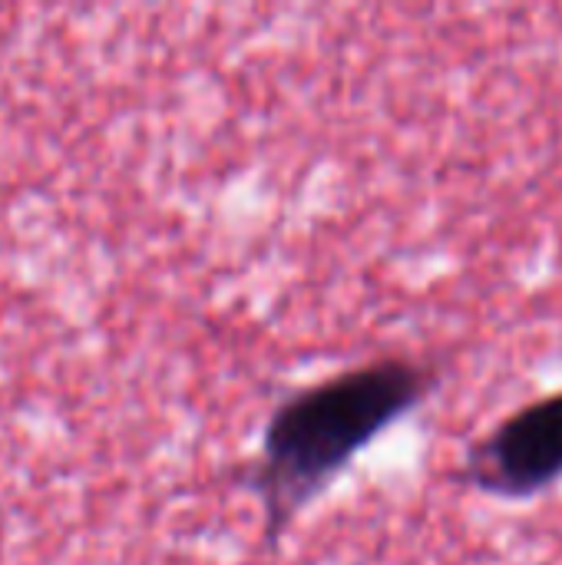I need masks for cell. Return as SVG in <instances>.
I'll return each instance as SVG.
<instances>
[{"mask_svg":"<svg viewBox=\"0 0 562 565\" xmlns=\"http://www.w3.org/2000/svg\"><path fill=\"white\" fill-rule=\"evenodd\" d=\"M460 483L497 500H533L562 480V391L527 404L470 447Z\"/></svg>","mask_w":562,"mask_h":565,"instance_id":"obj_2","label":"cell"},{"mask_svg":"<svg viewBox=\"0 0 562 565\" xmlns=\"http://www.w3.org/2000/svg\"><path fill=\"white\" fill-rule=\"evenodd\" d=\"M437 387V371L407 358H381L285 397L262 434L245 487L265 510L275 546L361 450L414 414Z\"/></svg>","mask_w":562,"mask_h":565,"instance_id":"obj_1","label":"cell"}]
</instances>
